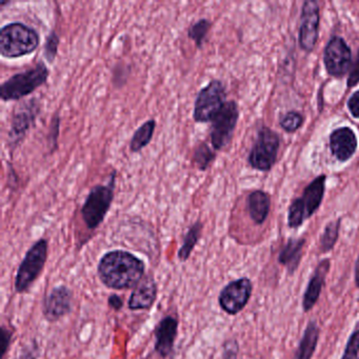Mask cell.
<instances>
[{
  "label": "cell",
  "mask_w": 359,
  "mask_h": 359,
  "mask_svg": "<svg viewBox=\"0 0 359 359\" xmlns=\"http://www.w3.org/2000/svg\"><path fill=\"white\" fill-rule=\"evenodd\" d=\"M329 270V259L321 260L315 269L312 277L309 280L304 298H302V309L304 312L312 310L316 302H318Z\"/></svg>",
  "instance_id": "17"
},
{
  "label": "cell",
  "mask_w": 359,
  "mask_h": 359,
  "mask_svg": "<svg viewBox=\"0 0 359 359\" xmlns=\"http://www.w3.org/2000/svg\"><path fill=\"white\" fill-rule=\"evenodd\" d=\"M238 118V104L234 100L226 102L222 110L212 121L210 138L214 150H222L230 144Z\"/></svg>",
  "instance_id": "9"
},
{
  "label": "cell",
  "mask_w": 359,
  "mask_h": 359,
  "mask_svg": "<svg viewBox=\"0 0 359 359\" xmlns=\"http://www.w3.org/2000/svg\"><path fill=\"white\" fill-rule=\"evenodd\" d=\"M212 22L207 18H201L197 22H193L188 29V37L195 43L198 49L203 48L207 39L208 33L211 29Z\"/></svg>",
  "instance_id": "26"
},
{
  "label": "cell",
  "mask_w": 359,
  "mask_h": 359,
  "mask_svg": "<svg viewBox=\"0 0 359 359\" xmlns=\"http://www.w3.org/2000/svg\"><path fill=\"white\" fill-rule=\"evenodd\" d=\"M239 352L238 342L235 339L226 340L224 344L222 359H237Z\"/></svg>",
  "instance_id": "33"
},
{
  "label": "cell",
  "mask_w": 359,
  "mask_h": 359,
  "mask_svg": "<svg viewBox=\"0 0 359 359\" xmlns=\"http://www.w3.org/2000/svg\"><path fill=\"white\" fill-rule=\"evenodd\" d=\"M203 224L201 222H194L192 226L189 228L188 232L184 235V241H182V247L178 251V259L180 262H187L190 258L193 250L198 243L201 236V231H203Z\"/></svg>",
  "instance_id": "23"
},
{
  "label": "cell",
  "mask_w": 359,
  "mask_h": 359,
  "mask_svg": "<svg viewBox=\"0 0 359 359\" xmlns=\"http://www.w3.org/2000/svg\"><path fill=\"white\" fill-rule=\"evenodd\" d=\"M48 249L49 243L47 239L41 238L28 250L16 273L14 283L16 293L28 292L41 276L47 262Z\"/></svg>",
  "instance_id": "5"
},
{
  "label": "cell",
  "mask_w": 359,
  "mask_h": 359,
  "mask_svg": "<svg viewBox=\"0 0 359 359\" xmlns=\"http://www.w3.org/2000/svg\"><path fill=\"white\" fill-rule=\"evenodd\" d=\"M41 112V104L37 98H32L18 107L11 121V128L8 134V146L11 151L15 150L26 137L31 128L34 127L37 117Z\"/></svg>",
  "instance_id": "8"
},
{
  "label": "cell",
  "mask_w": 359,
  "mask_h": 359,
  "mask_svg": "<svg viewBox=\"0 0 359 359\" xmlns=\"http://www.w3.org/2000/svg\"><path fill=\"white\" fill-rule=\"evenodd\" d=\"M357 144L356 134L351 128H338L330 134V150L340 163H346L352 158L356 152Z\"/></svg>",
  "instance_id": "14"
},
{
  "label": "cell",
  "mask_w": 359,
  "mask_h": 359,
  "mask_svg": "<svg viewBox=\"0 0 359 359\" xmlns=\"http://www.w3.org/2000/svg\"><path fill=\"white\" fill-rule=\"evenodd\" d=\"M116 171L113 172L106 184H96L90 190L81 213L89 230H95L104 222L114 201Z\"/></svg>",
  "instance_id": "4"
},
{
  "label": "cell",
  "mask_w": 359,
  "mask_h": 359,
  "mask_svg": "<svg viewBox=\"0 0 359 359\" xmlns=\"http://www.w3.org/2000/svg\"><path fill=\"white\" fill-rule=\"evenodd\" d=\"M123 67L118 66L115 68L114 70V83L116 87L118 86H123V83H126L128 79L127 70H130V68H126L123 72Z\"/></svg>",
  "instance_id": "37"
},
{
  "label": "cell",
  "mask_w": 359,
  "mask_h": 359,
  "mask_svg": "<svg viewBox=\"0 0 359 359\" xmlns=\"http://www.w3.org/2000/svg\"><path fill=\"white\" fill-rule=\"evenodd\" d=\"M253 285L247 277L229 283L220 291L218 304L229 315H236L243 310L251 298Z\"/></svg>",
  "instance_id": "11"
},
{
  "label": "cell",
  "mask_w": 359,
  "mask_h": 359,
  "mask_svg": "<svg viewBox=\"0 0 359 359\" xmlns=\"http://www.w3.org/2000/svg\"><path fill=\"white\" fill-rule=\"evenodd\" d=\"M60 39L55 31H51L46 39L45 46H43V58L49 64H53L55 62L58 54V47H60Z\"/></svg>",
  "instance_id": "29"
},
{
  "label": "cell",
  "mask_w": 359,
  "mask_h": 359,
  "mask_svg": "<svg viewBox=\"0 0 359 359\" xmlns=\"http://www.w3.org/2000/svg\"><path fill=\"white\" fill-rule=\"evenodd\" d=\"M157 283L152 273L144 275L142 280L136 285L130 296L128 306L130 310H150L157 299Z\"/></svg>",
  "instance_id": "16"
},
{
  "label": "cell",
  "mask_w": 359,
  "mask_h": 359,
  "mask_svg": "<svg viewBox=\"0 0 359 359\" xmlns=\"http://www.w3.org/2000/svg\"><path fill=\"white\" fill-rule=\"evenodd\" d=\"M271 198L262 190L253 191L248 197V211L256 224H262L270 213Z\"/></svg>",
  "instance_id": "20"
},
{
  "label": "cell",
  "mask_w": 359,
  "mask_h": 359,
  "mask_svg": "<svg viewBox=\"0 0 359 359\" xmlns=\"http://www.w3.org/2000/svg\"><path fill=\"white\" fill-rule=\"evenodd\" d=\"M72 306L73 292L67 285H57L50 291L43 300V316L50 323H55L70 314Z\"/></svg>",
  "instance_id": "13"
},
{
  "label": "cell",
  "mask_w": 359,
  "mask_h": 359,
  "mask_svg": "<svg viewBox=\"0 0 359 359\" xmlns=\"http://www.w3.org/2000/svg\"><path fill=\"white\" fill-rule=\"evenodd\" d=\"M341 359H359V329L355 330L348 338Z\"/></svg>",
  "instance_id": "31"
},
{
  "label": "cell",
  "mask_w": 359,
  "mask_h": 359,
  "mask_svg": "<svg viewBox=\"0 0 359 359\" xmlns=\"http://www.w3.org/2000/svg\"><path fill=\"white\" fill-rule=\"evenodd\" d=\"M50 70L43 62H39L29 70L16 73L0 87V97L4 102H18L34 93L47 83Z\"/></svg>",
  "instance_id": "3"
},
{
  "label": "cell",
  "mask_w": 359,
  "mask_h": 359,
  "mask_svg": "<svg viewBox=\"0 0 359 359\" xmlns=\"http://www.w3.org/2000/svg\"><path fill=\"white\" fill-rule=\"evenodd\" d=\"M306 245V239L291 238L283 245L278 256L279 264L287 268L290 274H293L299 266L302 257V251Z\"/></svg>",
  "instance_id": "19"
},
{
  "label": "cell",
  "mask_w": 359,
  "mask_h": 359,
  "mask_svg": "<svg viewBox=\"0 0 359 359\" xmlns=\"http://www.w3.org/2000/svg\"><path fill=\"white\" fill-rule=\"evenodd\" d=\"M319 22L320 11L318 3L314 0H306L302 8L298 41L300 48L308 53L314 50L318 41Z\"/></svg>",
  "instance_id": "12"
},
{
  "label": "cell",
  "mask_w": 359,
  "mask_h": 359,
  "mask_svg": "<svg viewBox=\"0 0 359 359\" xmlns=\"http://www.w3.org/2000/svg\"><path fill=\"white\" fill-rule=\"evenodd\" d=\"M306 218V208L302 198H295L292 201L287 212V226L291 229H297L302 226Z\"/></svg>",
  "instance_id": "27"
},
{
  "label": "cell",
  "mask_w": 359,
  "mask_h": 359,
  "mask_svg": "<svg viewBox=\"0 0 359 359\" xmlns=\"http://www.w3.org/2000/svg\"><path fill=\"white\" fill-rule=\"evenodd\" d=\"M41 36L32 27L22 22H11L0 30V54L3 57H24L36 51Z\"/></svg>",
  "instance_id": "2"
},
{
  "label": "cell",
  "mask_w": 359,
  "mask_h": 359,
  "mask_svg": "<svg viewBox=\"0 0 359 359\" xmlns=\"http://www.w3.org/2000/svg\"><path fill=\"white\" fill-rule=\"evenodd\" d=\"M39 354H41V352H39V344H37L36 340H32L30 344H27L22 348L20 354L14 359H39Z\"/></svg>",
  "instance_id": "32"
},
{
  "label": "cell",
  "mask_w": 359,
  "mask_h": 359,
  "mask_svg": "<svg viewBox=\"0 0 359 359\" xmlns=\"http://www.w3.org/2000/svg\"><path fill=\"white\" fill-rule=\"evenodd\" d=\"M325 180H327V176L321 174L318 177L313 180L304 189L302 199L306 208V218L312 217L320 207L325 196Z\"/></svg>",
  "instance_id": "18"
},
{
  "label": "cell",
  "mask_w": 359,
  "mask_h": 359,
  "mask_svg": "<svg viewBox=\"0 0 359 359\" xmlns=\"http://www.w3.org/2000/svg\"><path fill=\"white\" fill-rule=\"evenodd\" d=\"M226 87L222 81L213 79L199 90L194 102L193 119L195 123H212L226 104Z\"/></svg>",
  "instance_id": "6"
},
{
  "label": "cell",
  "mask_w": 359,
  "mask_h": 359,
  "mask_svg": "<svg viewBox=\"0 0 359 359\" xmlns=\"http://www.w3.org/2000/svg\"><path fill=\"white\" fill-rule=\"evenodd\" d=\"M108 304L113 310L121 311L123 306V298L117 295V294H112V295L109 296Z\"/></svg>",
  "instance_id": "38"
},
{
  "label": "cell",
  "mask_w": 359,
  "mask_h": 359,
  "mask_svg": "<svg viewBox=\"0 0 359 359\" xmlns=\"http://www.w3.org/2000/svg\"><path fill=\"white\" fill-rule=\"evenodd\" d=\"M156 130V121L151 118L144 121L132 136L130 140V151L132 153H138L150 144Z\"/></svg>",
  "instance_id": "22"
},
{
  "label": "cell",
  "mask_w": 359,
  "mask_h": 359,
  "mask_svg": "<svg viewBox=\"0 0 359 359\" xmlns=\"http://www.w3.org/2000/svg\"><path fill=\"white\" fill-rule=\"evenodd\" d=\"M216 153L207 142L197 144L193 152V163L199 171H207L208 168L215 161Z\"/></svg>",
  "instance_id": "25"
},
{
  "label": "cell",
  "mask_w": 359,
  "mask_h": 359,
  "mask_svg": "<svg viewBox=\"0 0 359 359\" xmlns=\"http://www.w3.org/2000/svg\"><path fill=\"white\" fill-rule=\"evenodd\" d=\"M60 125H62V118L60 115L56 113L52 118L51 123H50L49 133H48V146H49V152L54 153V151L57 150L58 148V137L60 133Z\"/></svg>",
  "instance_id": "30"
},
{
  "label": "cell",
  "mask_w": 359,
  "mask_h": 359,
  "mask_svg": "<svg viewBox=\"0 0 359 359\" xmlns=\"http://www.w3.org/2000/svg\"><path fill=\"white\" fill-rule=\"evenodd\" d=\"M318 325H317L316 321H310L306 325V330H304L302 340H300L295 359L312 358L313 354L316 350L317 344H318Z\"/></svg>",
  "instance_id": "21"
},
{
  "label": "cell",
  "mask_w": 359,
  "mask_h": 359,
  "mask_svg": "<svg viewBox=\"0 0 359 359\" xmlns=\"http://www.w3.org/2000/svg\"><path fill=\"white\" fill-rule=\"evenodd\" d=\"M340 224H341V218H337L325 226L319 241V249L321 253H327L335 247L339 237Z\"/></svg>",
  "instance_id": "24"
},
{
  "label": "cell",
  "mask_w": 359,
  "mask_h": 359,
  "mask_svg": "<svg viewBox=\"0 0 359 359\" xmlns=\"http://www.w3.org/2000/svg\"><path fill=\"white\" fill-rule=\"evenodd\" d=\"M146 273L144 260L125 250L107 252L98 262L97 274L109 289H135Z\"/></svg>",
  "instance_id": "1"
},
{
  "label": "cell",
  "mask_w": 359,
  "mask_h": 359,
  "mask_svg": "<svg viewBox=\"0 0 359 359\" xmlns=\"http://www.w3.org/2000/svg\"><path fill=\"white\" fill-rule=\"evenodd\" d=\"M280 147V137L270 128L264 127L258 130L257 138L250 151L248 163L260 172H268L276 163Z\"/></svg>",
  "instance_id": "7"
},
{
  "label": "cell",
  "mask_w": 359,
  "mask_h": 359,
  "mask_svg": "<svg viewBox=\"0 0 359 359\" xmlns=\"http://www.w3.org/2000/svg\"><path fill=\"white\" fill-rule=\"evenodd\" d=\"M348 109L354 118L359 119V90L354 92L348 98Z\"/></svg>",
  "instance_id": "36"
},
{
  "label": "cell",
  "mask_w": 359,
  "mask_h": 359,
  "mask_svg": "<svg viewBox=\"0 0 359 359\" xmlns=\"http://www.w3.org/2000/svg\"><path fill=\"white\" fill-rule=\"evenodd\" d=\"M304 117L297 111H290L281 117L279 125L287 133H294L304 125Z\"/></svg>",
  "instance_id": "28"
},
{
  "label": "cell",
  "mask_w": 359,
  "mask_h": 359,
  "mask_svg": "<svg viewBox=\"0 0 359 359\" xmlns=\"http://www.w3.org/2000/svg\"><path fill=\"white\" fill-rule=\"evenodd\" d=\"M178 333V319L172 315L163 317L155 329V351L159 356L167 358L173 353Z\"/></svg>",
  "instance_id": "15"
},
{
  "label": "cell",
  "mask_w": 359,
  "mask_h": 359,
  "mask_svg": "<svg viewBox=\"0 0 359 359\" xmlns=\"http://www.w3.org/2000/svg\"><path fill=\"white\" fill-rule=\"evenodd\" d=\"M323 64L327 74L336 79L344 76L352 64V51L342 37L332 36L323 50Z\"/></svg>",
  "instance_id": "10"
},
{
  "label": "cell",
  "mask_w": 359,
  "mask_h": 359,
  "mask_svg": "<svg viewBox=\"0 0 359 359\" xmlns=\"http://www.w3.org/2000/svg\"><path fill=\"white\" fill-rule=\"evenodd\" d=\"M10 1H4V0H1L0 1V8H1V10L5 9L6 6L9 5Z\"/></svg>",
  "instance_id": "40"
},
{
  "label": "cell",
  "mask_w": 359,
  "mask_h": 359,
  "mask_svg": "<svg viewBox=\"0 0 359 359\" xmlns=\"http://www.w3.org/2000/svg\"><path fill=\"white\" fill-rule=\"evenodd\" d=\"M355 283L356 287L359 289V256L355 262Z\"/></svg>",
  "instance_id": "39"
},
{
  "label": "cell",
  "mask_w": 359,
  "mask_h": 359,
  "mask_svg": "<svg viewBox=\"0 0 359 359\" xmlns=\"http://www.w3.org/2000/svg\"><path fill=\"white\" fill-rule=\"evenodd\" d=\"M12 337H13V331L10 330L9 327H6L5 325H1V359H5L6 354H7L8 350H9L10 344L12 342Z\"/></svg>",
  "instance_id": "34"
},
{
  "label": "cell",
  "mask_w": 359,
  "mask_h": 359,
  "mask_svg": "<svg viewBox=\"0 0 359 359\" xmlns=\"http://www.w3.org/2000/svg\"><path fill=\"white\" fill-rule=\"evenodd\" d=\"M348 88H353L359 83V50L357 53L356 60L353 64L348 77Z\"/></svg>",
  "instance_id": "35"
}]
</instances>
